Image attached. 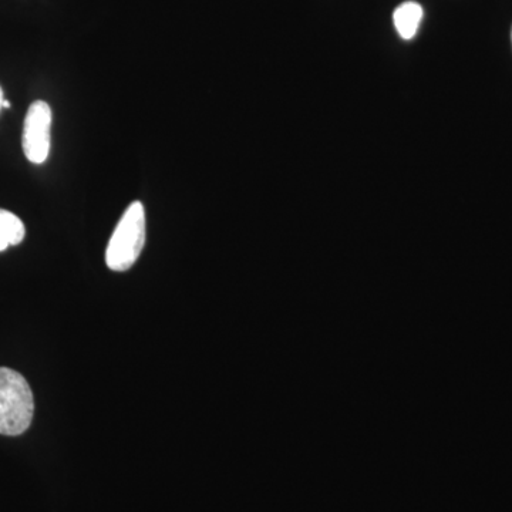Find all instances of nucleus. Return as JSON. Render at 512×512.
Returning a JSON list of instances; mask_svg holds the SVG:
<instances>
[{"label":"nucleus","instance_id":"obj_8","mask_svg":"<svg viewBox=\"0 0 512 512\" xmlns=\"http://www.w3.org/2000/svg\"><path fill=\"white\" fill-rule=\"evenodd\" d=\"M511 39H512V32H511Z\"/></svg>","mask_w":512,"mask_h":512},{"label":"nucleus","instance_id":"obj_2","mask_svg":"<svg viewBox=\"0 0 512 512\" xmlns=\"http://www.w3.org/2000/svg\"><path fill=\"white\" fill-rule=\"evenodd\" d=\"M146 245V211L140 201L133 202L113 235L106 251V264L111 271L126 272L136 264Z\"/></svg>","mask_w":512,"mask_h":512},{"label":"nucleus","instance_id":"obj_1","mask_svg":"<svg viewBox=\"0 0 512 512\" xmlns=\"http://www.w3.org/2000/svg\"><path fill=\"white\" fill-rule=\"evenodd\" d=\"M35 400L25 377L0 367V434L16 437L32 424Z\"/></svg>","mask_w":512,"mask_h":512},{"label":"nucleus","instance_id":"obj_7","mask_svg":"<svg viewBox=\"0 0 512 512\" xmlns=\"http://www.w3.org/2000/svg\"><path fill=\"white\" fill-rule=\"evenodd\" d=\"M2 107H3V109H9V107H10L9 101L8 100H3Z\"/></svg>","mask_w":512,"mask_h":512},{"label":"nucleus","instance_id":"obj_5","mask_svg":"<svg viewBox=\"0 0 512 512\" xmlns=\"http://www.w3.org/2000/svg\"><path fill=\"white\" fill-rule=\"evenodd\" d=\"M25 224L10 211L0 208V252L22 244L25 239Z\"/></svg>","mask_w":512,"mask_h":512},{"label":"nucleus","instance_id":"obj_6","mask_svg":"<svg viewBox=\"0 0 512 512\" xmlns=\"http://www.w3.org/2000/svg\"><path fill=\"white\" fill-rule=\"evenodd\" d=\"M3 100H5V97H3V90H2V87H0V110H2V109H3V107H2Z\"/></svg>","mask_w":512,"mask_h":512},{"label":"nucleus","instance_id":"obj_4","mask_svg":"<svg viewBox=\"0 0 512 512\" xmlns=\"http://www.w3.org/2000/svg\"><path fill=\"white\" fill-rule=\"evenodd\" d=\"M421 19H423V8L417 2H404L394 10V26L404 40H412L416 36Z\"/></svg>","mask_w":512,"mask_h":512},{"label":"nucleus","instance_id":"obj_3","mask_svg":"<svg viewBox=\"0 0 512 512\" xmlns=\"http://www.w3.org/2000/svg\"><path fill=\"white\" fill-rule=\"evenodd\" d=\"M52 120V109L46 101L37 100L29 107L23 126L22 146L30 163H46L52 146Z\"/></svg>","mask_w":512,"mask_h":512}]
</instances>
